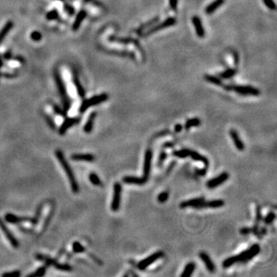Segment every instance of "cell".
I'll use <instances>...</instances> for the list:
<instances>
[{
    "instance_id": "obj_7",
    "label": "cell",
    "mask_w": 277,
    "mask_h": 277,
    "mask_svg": "<svg viewBox=\"0 0 277 277\" xmlns=\"http://www.w3.org/2000/svg\"><path fill=\"white\" fill-rule=\"evenodd\" d=\"M5 219L6 222L12 224H19V223H24V222H30L33 225H36L38 222V218L35 217L34 218L30 217H16V215L12 213H7L5 216Z\"/></svg>"
},
{
    "instance_id": "obj_32",
    "label": "cell",
    "mask_w": 277,
    "mask_h": 277,
    "mask_svg": "<svg viewBox=\"0 0 277 277\" xmlns=\"http://www.w3.org/2000/svg\"><path fill=\"white\" fill-rule=\"evenodd\" d=\"M190 151L191 150H189V149H182V150L174 151L172 153V155L174 156H176V157L179 158H186L188 156H190Z\"/></svg>"
},
{
    "instance_id": "obj_55",
    "label": "cell",
    "mask_w": 277,
    "mask_h": 277,
    "mask_svg": "<svg viewBox=\"0 0 277 277\" xmlns=\"http://www.w3.org/2000/svg\"><path fill=\"white\" fill-rule=\"evenodd\" d=\"M259 233H260V234H262V235H265L266 233V228H262V230H261V231L259 232Z\"/></svg>"
},
{
    "instance_id": "obj_27",
    "label": "cell",
    "mask_w": 277,
    "mask_h": 277,
    "mask_svg": "<svg viewBox=\"0 0 277 277\" xmlns=\"http://www.w3.org/2000/svg\"><path fill=\"white\" fill-rule=\"evenodd\" d=\"M195 269H196V264L193 262H189V263L185 266V268H184L183 272H182V273L181 274V277H189L192 276L193 272H194Z\"/></svg>"
},
{
    "instance_id": "obj_43",
    "label": "cell",
    "mask_w": 277,
    "mask_h": 277,
    "mask_svg": "<svg viewBox=\"0 0 277 277\" xmlns=\"http://www.w3.org/2000/svg\"><path fill=\"white\" fill-rule=\"evenodd\" d=\"M53 110L56 113H57V114L60 115L62 116H65V115H66V112L65 110H62L60 106H58L56 105H53Z\"/></svg>"
},
{
    "instance_id": "obj_16",
    "label": "cell",
    "mask_w": 277,
    "mask_h": 277,
    "mask_svg": "<svg viewBox=\"0 0 277 277\" xmlns=\"http://www.w3.org/2000/svg\"><path fill=\"white\" fill-rule=\"evenodd\" d=\"M192 22H193V25H194L196 35H197L199 38H204L205 29L199 17L198 16H193V19H192Z\"/></svg>"
},
{
    "instance_id": "obj_18",
    "label": "cell",
    "mask_w": 277,
    "mask_h": 277,
    "mask_svg": "<svg viewBox=\"0 0 277 277\" xmlns=\"http://www.w3.org/2000/svg\"><path fill=\"white\" fill-rule=\"evenodd\" d=\"M230 136H231L232 139H233V143H234L235 145H236V149H237L239 151H243L245 149L244 143L243 142L242 139H240L239 136L238 132H236V129H232L230 131Z\"/></svg>"
},
{
    "instance_id": "obj_33",
    "label": "cell",
    "mask_w": 277,
    "mask_h": 277,
    "mask_svg": "<svg viewBox=\"0 0 277 277\" xmlns=\"http://www.w3.org/2000/svg\"><path fill=\"white\" fill-rule=\"evenodd\" d=\"M73 82H74V84H75V86H76V90H77L78 94H79V96L84 97V96H85V90H84V89H83V86H82V85H81V83H80L79 80V79H78L77 76H75L74 77H73Z\"/></svg>"
},
{
    "instance_id": "obj_50",
    "label": "cell",
    "mask_w": 277,
    "mask_h": 277,
    "mask_svg": "<svg viewBox=\"0 0 277 277\" xmlns=\"http://www.w3.org/2000/svg\"><path fill=\"white\" fill-rule=\"evenodd\" d=\"M65 9H66V11L68 12V13H69L70 15H73V14H74L75 10H74V9L72 7V6H69V5H66V6H65Z\"/></svg>"
},
{
    "instance_id": "obj_46",
    "label": "cell",
    "mask_w": 277,
    "mask_h": 277,
    "mask_svg": "<svg viewBox=\"0 0 277 277\" xmlns=\"http://www.w3.org/2000/svg\"><path fill=\"white\" fill-rule=\"evenodd\" d=\"M31 38L34 40V41H39V40L42 39V35L41 33L37 31L33 32V33L31 34Z\"/></svg>"
},
{
    "instance_id": "obj_56",
    "label": "cell",
    "mask_w": 277,
    "mask_h": 277,
    "mask_svg": "<svg viewBox=\"0 0 277 277\" xmlns=\"http://www.w3.org/2000/svg\"><path fill=\"white\" fill-rule=\"evenodd\" d=\"M2 62L1 58H0V67H2Z\"/></svg>"
},
{
    "instance_id": "obj_4",
    "label": "cell",
    "mask_w": 277,
    "mask_h": 277,
    "mask_svg": "<svg viewBox=\"0 0 277 277\" xmlns=\"http://www.w3.org/2000/svg\"><path fill=\"white\" fill-rule=\"evenodd\" d=\"M36 259L38 260L42 261V262H44L46 263V265L50 266H53L54 268L57 269L59 270H62V271H71L72 267L69 265H67V264H62L60 262H57L56 260H54L52 258L49 257L48 256L43 255V254L38 253L36 255Z\"/></svg>"
},
{
    "instance_id": "obj_1",
    "label": "cell",
    "mask_w": 277,
    "mask_h": 277,
    "mask_svg": "<svg viewBox=\"0 0 277 277\" xmlns=\"http://www.w3.org/2000/svg\"><path fill=\"white\" fill-rule=\"evenodd\" d=\"M260 251L259 245L254 244L251 246L247 250H244L241 253L238 254L236 256L229 257L226 259L222 262V266L224 268H229L232 266L236 262H246L248 261L251 260L253 257L257 256Z\"/></svg>"
},
{
    "instance_id": "obj_14",
    "label": "cell",
    "mask_w": 277,
    "mask_h": 277,
    "mask_svg": "<svg viewBox=\"0 0 277 277\" xmlns=\"http://www.w3.org/2000/svg\"><path fill=\"white\" fill-rule=\"evenodd\" d=\"M152 159H153V153L150 150H147L145 153L143 164V176L147 179H149L150 171H151Z\"/></svg>"
},
{
    "instance_id": "obj_40",
    "label": "cell",
    "mask_w": 277,
    "mask_h": 277,
    "mask_svg": "<svg viewBox=\"0 0 277 277\" xmlns=\"http://www.w3.org/2000/svg\"><path fill=\"white\" fill-rule=\"evenodd\" d=\"M262 2L270 10H276V6L273 0H262Z\"/></svg>"
},
{
    "instance_id": "obj_52",
    "label": "cell",
    "mask_w": 277,
    "mask_h": 277,
    "mask_svg": "<svg viewBox=\"0 0 277 277\" xmlns=\"http://www.w3.org/2000/svg\"><path fill=\"white\" fill-rule=\"evenodd\" d=\"M174 129H175V132H180L181 131H182V126L181 124H176L175 126V128H174Z\"/></svg>"
},
{
    "instance_id": "obj_39",
    "label": "cell",
    "mask_w": 277,
    "mask_h": 277,
    "mask_svg": "<svg viewBox=\"0 0 277 277\" xmlns=\"http://www.w3.org/2000/svg\"><path fill=\"white\" fill-rule=\"evenodd\" d=\"M169 199V193L166 191L163 192V193H159L158 195V197H157V200L159 203H164L165 202H166Z\"/></svg>"
},
{
    "instance_id": "obj_47",
    "label": "cell",
    "mask_w": 277,
    "mask_h": 277,
    "mask_svg": "<svg viewBox=\"0 0 277 277\" xmlns=\"http://www.w3.org/2000/svg\"><path fill=\"white\" fill-rule=\"evenodd\" d=\"M251 232H252V228H249V227H243L239 230V233L243 235H247Z\"/></svg>"
},
{
    "instance_id": "obj_49",
    "label": "cell",
    "mask_w": 277,
    "mask_h": 277,
    "mask_svg": "<svg viewBox=\"0 0 277 277\" xmlns=\"http://www.w3.org/2000/svg\"><path fill=\"white\" fill-rule=\"evenodd\" d=\"M46 120H47V123H48V124H49V126H50V127L52 128V129H56V125H55V123H54L53 120L51 119V118L49 117V116H46Z\"/></svg>"
},
{
    "instance_id": "obj_10",
    "label": "cell",
    "mask_w": 277,
    "mask_h": 277,
    "mask_svg": "<svg viewBox=\"0 0 277 277\" xmlns=\"http://www.w3.org/2000/svg\"><path fill=\"white\" fill-rule=\"evenodd\" d=\"M164 256V252L163 251H158V252H154L153 254L150 255V257H146L145 259H144L143 260L140 261L139 262L137 266L140 270H144L147 268V267L150 266L152 263H153L154 262L157 261L159 259L162 258Z\"/></svg>"
},
{
    "instance_id": "obj_26",
    "label": "cell",
    "mask_w": 277,
    "mask_h": 277,
    "mask_svg": "<svg viewBox=\"0 0 277 277\" xmlns=\"http://www.w3.org/2000/svg\"><path fill=\"white\" fill-rule=\"evenodd\" d=\"M86 16V11H84V10L80 11V12H79V14L77 15V16H76V20H75L74 23H73V29L74 30V31H76V30L79 28L80 25H81V23L83 22V20H84L85 17Z\"/></svg>"
},
{
    "instance_id": "obj_48",
    "label": "cell",
    "mask_w": 277,
    "mask_h": 277,
    "mask_svg": "<svg viewBox=\"0 0 277 277\" xmlns=\"http://www.w3.org/2000/svg\"><path fill=\"white\" fill-rule=\"evenodd\" d=\"M233 60H234V64L236 65H238L239 62V56L238 52L234 51V52H233Z\"/></svg>"
},
{
    "instance_id": "obj_6",
    "label": "cell",
    "mask_w": 277,
    "mask_h": 277,
    "mask_svg": "<svg viewBox=\"0 0 277 277\" xmlns=\"http://www.w3.org/2000/svg\"><path fill=\"white\" fill-rule=\"evenodd\" d=\"M109 99V96L106 93H102L100 95L95 96L92 97V98L89 99H86V100L83 101L81 104V106L79 108V112L80 113H84L85 111H86V109L89 108L91 106H93V105H98L99 103H102V102H105L107 99Z\"/></svg>"
},
{
    "instance_id": "obj_38",
    "label": "cell",
    "mask_w": 277,
    "mask_h": 277,
    "mask_svg": "<svg viewBox=\"0 0 277 277\" xmlns=\"http://www.w3.org/2000/svg\"><path fill=\"white\" fill-rule=\"evenodd\" d=\"M275 219H276V214L273 212H270L267 214V216L264 219V222L267 225H270L275 220Z\"/></svg>"
},
{
    "instance_id": "obj_42",
    "label": "cell",
    "mask_w": 277,
    "mask_h": 277,
    "mask_svg": "<svg viewBox=\"0 0 277 277\" xmlns=\"http://www.w3.org/2000/svg\"><path fill=\"white\" fill-rule=\"evenodd\" d=\"M21 273L18 270H16V271L13 272H10V273H3L2 275V276L3 277H19L20 276Z\"/></svg>"
},
{
    "instance_id": "obj_24",
    "label": "cell",
    "mask_w": 277,
    "mask_h": 277,
    "mask_svg": "<svg viewBox=\"0 0 277 277\" xmlns=\"http://www.w3.org/2000/svg\"><path fill=\"white\" fill-rule=\"evenodd\" d=\"M96 117V113H95V112H93V113H92L89 115V119H87V121H86V124L84 126V128H83V130H84L85 132L89 133V132H92V129H93L94 121H95Z\"/></svg>"
},
{
    "instance_id": "obj_5",
    "label": "cell",
    "mask_w": 277,
    "mask_h": 277,
    "mask_svg": "<svg viewBox=\"0 0 277 277\" xmlns=\"http://www.w3.org/2000/svg\"><path fill=\"white\" fill-rule=\"evenodd\" d=\"M176 23V19L175 17H169L166 20H165L163 22H162L161 23L158 24V25H153L150 29H148L147 31H145V33H142L141 36L142 37H147L148 36L153 34V33H156L157 32L160 31L162 29H164L169 28V27L172 26L175 24Z\"/></svg>"
},
{
    "instance_id": "obj_30",
    "label": "cell",
    "mask_w": 277,
    "mask_h": 277,
    "mask_svg": "<svg viewBox=\"0 0 277 277\" xmlns=\"http://www.w3.org/2000/svg\"><path fill=\"white\" fill-rule=\"evenodd\" d=\"M236 73H237L236 69H228L222 73H219V76L222 79H228L233 77L236 74Z\"/></svg>"
},
{
    "instance_id": "obj_15",
    "label": "cell",
    "mask_w": 277,
    "mask_h": 277,
    "mask_svg": "<svg viewBox=\"0 0 277 277\" xmlns=\"http://www.w3.org/2000/svg\"><path fill=\"white\" fill-rule=\"evenodd\" d=\"M79 122V119H78V118H67L62 123V126H60V129H59V132H60V135H64L70 127L76 125Z\"/></svg>"
},
{
    "instance_id": "obj_11",
    "label": "cell",
    "mask_w": 277,
    "mask_h": 277,
    "mask_svg": "<svg viewBox=\"0 0 277 277\" xmlns=\"http://www.w3.org/2000/svg\"><path fill=\"white\" fill-rule=\"evenodd\" d=\"M0 229H1V230L2 231V233H4L5 236L7 238L9 243H10L14 248H16V249L19 248V246H20V243L17 241V239H16L15 236L12 235V233H11L10 230L8 229V227L6 226L5 222H3L1 219H0Z\"/></svg>"
},
{
    "instance_id": "obj_9",
    "label": "cell",
    "mask_w": 277,
    "mask_h": 277,
    "mask_svg": "<svg viewBox=\"0 0 277 277\" xmlns=\"http://www.w3.org/2000/svg\"><path fill=\"white\" fill-rule=\"evenodd\" d=\"M233 90L242 96H257L260 94V91L251 86H233Z\"/></svg>"
},
{
    "instance_id": "obj_20",
    "label": "cell",
    "mask_w": 277,
    "mask_h": 277,
    "mask_svg": "<svg viewBox=\"0 0 277 277\" xmlns=\"http://www.w3.org/2000/svg\"><path fill=\"white\" fill-rule=\"evenodd\" d=\"M72 160L76 162H87V163H91L93 162L95 159V157L92 154L90 153H83V154H73L71 156Z\"/></svg>"
},
{
    "instance_id": "obj_25",
    "label": "cell",
    "mask_w": 277,
    "mask_h": 277,
    "mask_svg": "<svg viewBox=\"0 0 277 277\" xmlns=\"http://www.w3.org/2000/svg\"><path fill=\"white\" fill-rule=\"evenodd\" d=\"M190 156L193 159V160H195V161H198V162H201V163H203V164L206 166V167H207V166L209 165V159H208L206 157H205V156H202L201 154H199V153H197V152L191 150V151H190Z\"/></svg>"
},
{
    "instance_id": "obj_58",
    "label": "cell",
    "mask_w": 277,
    "mask_h": 277,
    "mask_svg": "<svg viewBox=\"0 0 277 277\" xmlns=\"http://www.w3.org/2000/svg\"><path fill=\"white\" fill-rule=\"evenodd\" d=\"M59 1H62V0H59Z\"/></svg>"
},
{
    "instance_id": "obj_41",
    "label": "cell",
    "mask_w": 277,
    "mask_h": 277,
    "mask_svg": "<svg viewBox=\"0 0 277 277\" xmlns=\"http://www.w3.org/2000/svg\"><path fill=\"white\" fill-rule=\"evenodd\" d=\"M262 219V213H261V208L259 206H257V217H256V224L255 226H259V222H261Z\"/></svg>"
},
{
    "instance_id": "obj_31",
    "label": "cell",
    "mask_w": 277,
    "mask_h": 277,
    "mask_svg": "<svg viewBox=\"0 0 277 277\" xmlns=\"http://www.w3.org/2000/svg\"><path fill=\"white\" fill-rule=\"evenodd\" d=\"M201 124V120L199 118H193V119H190L187 120L185 123V129H190L192 127H196V126H199Z\"/></svg>"
},
{
    "instance_id": "obj_36",
    "label": "cell",
    "mask_w": 277,
    "mask_h": 277,
    "mask_svg": "<svg viewBox=\"0 0 277 277\" xmlns=\"http://www.w3.org/2000/svg\"><path fill=\"white\" fill-rule=\"evenodd\" d=\"M110 40H113V41H117L120 43H123V44H129V43L132 42L134 43L136 39H132V38H117V37H113L110 38Z\"/></svg>"
},
{
    "instance_id": "obj_2",
    "label": "cell",
    "mask_w": 277,
    "mask_h": 277,
    "mask_svg": "<svg viewBox=\"0 0 277 277\" xmlns=\"http://www.w3.org/2000/svg\"><path fill=\"white\" fill-rule=\"evenodd\" d=\"M56 156L57 157V159L60 162L61 166L62 167L63 170L65 171V174H66L67 177H68L69 181L70 186H71L72 191L74 193H78L79 191V185H78V182L76 181V177H75L74 173H73V170H72L71 167H70L69 164L68 162L65 159V156H64L63 153L60 150H56Z\"/></svg>"
},
{
    "instance_id": "obj_45",
    "label": "cell",
    "mask_w": 277,
    "mask_h": 277,
    "mask_svg": "<svg viewBox=\"0 0 277 277\" xmlns=\"http://www.w3.org/2000/svg\"><path fill=\"white\" fill-rule=\"evenodd\" d=\"M169 6H170V9L172 11H176L177 10V6H178V0H169Z\"/></svg>"
},
{
    "instance_id": "obj_19",
    "label": "cell",
    "mask_w": 277,
    "mask_h": 277,
    "mask_svg": "<svg viewBox=\"0 0 277 277\" xmlns=\"http://www.w3.org/2000/svg\"><path fill=\"white\" fill-rule=\"evenodd\" d=\"M199 257L202 259V261L205 263L208 271L210 272V273H213L216 270L215 265H214L213 262L212 261L211 258L209 257V256L205 252H200Z\"/></svg>"
},
{
    "instance_id": "obj_28",
    "label": "cell",
    "mask_w": 277,
    "mask_h": 277,
    "mask_svg": "<svg viewBox=\"0 0 277 277\" xmlns=\"http://www.w3.org/2000/svg\"><path fill=\"white\" fill-rule=\"evenodd\" d=\"M13 27V22L9 21L7 23H6V25H4L2 30L0 31V43L3 41V39H5L6 36L8 35V33H9V31L11 30V29Z\"/></svg>"
},
{
    "instance_id": "obj_8",
    "label": "cell",
    "mask_w": 277,
    "mask_h": 277,
    "mask_svg": "<svg viewBox=\"0 0 277 277\" xmlns=\"http://www.w3.org/2000/svg\"><path fill=\"white\" fill-rule=\"evenodd\" d=\"M122 185L119 182H115L113 186V197L111 203V209L113 212H117L120 207L121 202Z\"/></svg>"
},
{
    "instance_id": "obj_34",
    "label": "cell",
    "mask_w": 277,
    "mask_h": 277,
    "mask_svg": "<svg viewBox=\"0 0 277 277\" xmlns=\"http://www.w3.org/2000/svg\"><path fill=\"white\" fill-rule=\"evenodd\" d=\"M89 178V181H90V182H92L94 185H96V186H101V185H102V181L100 180L99 177L96 173H93V172L90 173Z\"/></svg>"
},
{
    "instance_id": "obj_22",
    "label": "cell",
    "mask_w": 277,
    "mask_h": 277,
    "mask_svg": "<svg viewBox=\"0 0 277 277\" xmlns=\"http://www.w3.org/2000/svg\"><path fill=\"white\" fill-rule=\"evenodd\" d=\"M205 200L204 197H200V198H196V199H192L186 200V201H183L179 204V207L184 209V208L187 207H193L194 208L196 205H198L199 203H202Z\"/></svg>"
},
{
    "instance_id": "obj_3",
    "label": "cell",
    "mask_w": 277,
    "mask_h": 277,
    "mask_svg": "<svg viewBox=\"0 0 277 277\" xmlns=\"http://www.w3.org/2000/svg\"><path fill=\"white\" fill-rule=\"evenodd\" d=\"M54 76H55L56 83L57 86H58L59 92H60L61 97H62L64 110H65V112H67L69 110V109L70 108V102L69 99V97L67 96L65 85H64L62 77L60 76V73H59L57 70H56V71L54 72Z\"/></svg>"
},
{
    "instance_id": "obj_53",
    "label": "cell",
    "mask_w": 277,
    "mask_h": 277,
    "mask_svg": "<svg viewBox=\"0 0 277 277\" xmlns=\"http://www.w3.org/2000/svg\"><path fill=\"white\" fill-rule=\"evenodd\" d=\"M196 171L198 174H199V175L204 176L205 174H206V169H202V170H199V169H196Z\"/></svg>"
},
{
    "instance_id": "obj_57",
    "label": "cell",
    "mask_w": 277,
    "mask_h": 277,
    "mask_svg": "<svg viewBox=\"0 0 277 277\" xmlns=\"http://www.w3.org/2000/svg\"><path fill=\"white\" fill-rule=\"evenodd\" d=\"M91 1H92V0H85V2H91Z\"/></svg>"
},
{
    "instance_id": "obj_35",
    "label": "cell",
    "mask_w": 277,
    "mask_h": 277,
    "mask_svg": "<svg viewBox=\"0 0 277 277\" xmlns=\"http://www.w3.org/2000/svg\"><path fill=\"white\" fill-rule=\"evenodd\" d=\"M46 266H42V267H39L38 270H36L34 273H30V274H29L27 276H29V277L42 276H44L45 273H46Z\"/></svg>"
},
{
    "instance_id": "obj_21",
    "label": "cell",
    "mask_w": 277,
    "mask_h": 277,
    "mask_svg": "<svg viewBox=\"0 0 277 277\" xmlns=\"http://www.w3.org/2000/svg\"><path fill=\"white\" fill-rule=\"evenodd\" d=\"M224 2H225V0H214L212 3L208 5L207 7L205 9V12L207 15H211V14L214 13V12H216L220 6H222Z\"/></svg>"
},
{
    "instance_id": "obj_29",
    "label": "cell",
    "mask_w": 277,
    "mask_h": 277,
    "mask_svg": "<svg viewBox=\"0 0 277 277\" xmlns=\"http://www.w3.org/2000/svg\"><path fill=\"white\" fill-rule=\"evenodd\" d=\"M204 79L206 82L212 83V84L217 85V86H223V83H222V79H221L220 78L217 77V76H212V75L206 74L204 76Z\"/></svg>"
},
{
    "instance_id": "obj_12",
    "label": "cell",
    "mask_w": 277,
    "mask_h": 277,
    "mask_svg": "<svg viewBox=\"0 0 277 277\" xmlns=\"http://www.w3.org/2000/svg\"><path fill=\"white\" fill-rule=\"evenodd\" d=\"M230 175H229L228 172H223L219 175L218 176L215 177V178L210 179L209 181H208L207 183H206V186L209 189H214L216 187H218L219 185H220L221 184L224 183L226 180H228Z\"/></svg>"
},
{
    "instance_id": "obj_13",
    "label": "cell",
    "mask_w": 277,
    "mask_h": 277,
    "mask_svg": "<svg viewBox=\"0 0 277 277\" xmlns=\"http://www.w3.org/2000/svg\"><path fill=\"white\" fill-rule=\"evenodd\" d=\"M224 204H225V202H224L222 199H213L207 202L204 200L203 202H202V203L196 205L194 208L196 209H201L207 207L216 209V208L222 207V206H224Z\"/></svg>"
},
{
    "instance_id": "obj_17",
    "label": "cell",
    "mask_w": 277,
    "mask_h": 277,
    "mask_svg": "<svg viewBox=\"0 0 277 277\" xmlns=\"http://www.w3.org/2000/svg\"><path fill=\"white\" fill-rule=\"evenodd\" d=\"M148 181L145 177H137L133 176H126L123 178V182L127 184H135V185H143Z\"/></svg>"
},
{
    "instance_id": "obj_54",
    "label": "cell",
    "mask_w": 277,
    "mask_h": 277,
    "mask_svg": "<svg viewBox=\"0 0 277 277\" xmlns=\"http://www.w3.org/2000/svg\"><path fill=\"white\" fill-rule=\"evenodd\" d=\"M4 57H5V59H10L11 57H12V54H11V52H8L7 53H6L4 55Z\"/></svg>"
},
{
    "instance_id": "obj_44",
    "label": "cell",
    "mask_w": 277,
    "mask_h": 277,
    "mask_svg": "<svg viewBox=\"0 0 277 277\" xmlns=\"http://www.w3.org/2000/svg\"><path fill=\"white\" fill-rule=\"evenodd\" d=\"M57 16H58V12H57L56 10L51 11V12H49V13L47 14V16H46L48 20H55Z\"/></svg>"
},
{
    "instance_id": "obj_23",
    "label": "cell",
    "mask_w": 277,
    "mask_h": 277,
    "mask_svg": "<svg viewBox=\"0 0 277 277\" xmlns=\"http://www.w3.org/2000/svg\"><path fill=\"white\" fill-rule=\"evenodd\" d=\"M159 20V17L156 16V17H155V18H153V20H150L149 22H145V23L141 25L140 26H139V28L136 29L137 35L141 36V35H142V33L144 32V30L148 29V28H150V27H152L153 25H154L156 22H158Z\"/></svg>"
},
{
    "instance_id": "obj_37",
    "label": "cell",
    "mask_w": 277,
    "mask_h": 277,
    "mask_svg": "<svg viewBox=\"0 0 277 277\" xmlns=\"http://www.w3.org/2000/svg\"><path fill=\"white\" fill-rule=\"evenodd\" d=\"M73 249L75 252H76V253H80V252H83L86 250L85 248L83 247V245H82L80 243H79V242H75V243H73Z\"/></svg>"
},
{
    "instance_id": "obj_51",
    "label": "cell",
    "mask_w": 277,
    "mask_h": 277,
    "mask_svg": "<svg viewBox=\"0 0 277 277\" xmlns=\"http://www.w3.org/2000/svg\"><path fill=\"white\" fill-rule=\"evenodd\" d=\"M167 157V155H166V153H165V152H162L161 153H160V155H159V163H163V161H164L165 159H166V158Z\"/></svg>"
}]
</instances>
